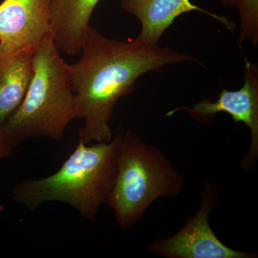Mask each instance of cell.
Segmentation results:
<instances>
[{
  "label": "cell",
  "instance_id": "1",
  "mask_svg": "<svg viewBox=\"0 0 258 258\" xmlns=\"http://www.w3.org/2000/svg\"><path fill=\"white\" fill-rule=\"evenodd\" d=\"M81 52V59L71 66V77L76 119L84 122L79 130V141L85 144L113 139L111 121L117 102L133 92L141 76L169 64L200 63L189 54L138 37L129 42L109 40L91 26Z\"/></svg>",
  "mask_w": 258,
  "mask_h": 258
},
{
  "label": "cell",
  "instance_id": "2",
  "mask_svg": "<svg viewBox=\"0 0 258 258\" xmlns=\"http://www.w3.org/2000/svg\"><path fill=\"white\" fill-rule=\"evenodd\" d=\"M120 134L92 145L79 142L54 174L25 179L12 190L13 201L34 211L45 203L71 205L80 216L93 220L105 205L114 184Z\"/></svg>",
  "mask_w": 258,
  "mask_h": 258
},
{
  "label": "cell",
  "instance_id": "3",
  "mask_svg": "<svg viewBox=\"0 0 258 258\" xmlns=\"http://www.w3.org/2000/svg\"><path fill=\"white\" fill-rule=\"evenodd\" d=\"M59 52L50 35L32 54L33 74L26 95L2 128L14 149L35 137L59 142L77 118L71 64Z\"/></svg>",
  "mask_w": 258,
  "mask_h": 258
},
{
  "label": "cell",
  "instance_id": "4",
  "mask_svg": "<svg viewBox=\"0 0 258 258\" xmlns=\"http://www.w3.org/2000/svg\"><path fill=\"white\" fill-rule=\"evenodd\" d=\"M185 184L182 174L159 148L128 130L120 134L114 184L105 205L121 228H133L161 198L175 196Z\"/></svg>",
  "mask_w": 258,
  "mask_h": 258
},
{
  "label": "cell",
  "instance_id": "5",
  "mask_svg": "<svg viewBox=\"0 0 258 258\" xmlns=\"http://www.w3.org/2000/svg\"><path fill=\"white\" fill-rule=\"evenodd\" d=\"M222 186L206 180L197 213L175 235L158 238L147 247L152 253L166 258H254L257 254L235 250L226 246L212 230L210 213L219 201Z\"/></svg>",
  "mask_w": 258,
  "mask_h": 258
},
{
  "label": "cell",
  "instance_id": "6",
  "mask_svg": "<svg viewBox=\"0 0 258 258\" xmlns=\"http://www.w3.org/2000/svg\"><path fill=\"white\" fill-rule=\"evenodd\" d=\"M244 82L238 91L223 88L215 102L204 99L192 107L181 106L166 113L169 117L180 111H184L197 121H210L218 113L230 115L235 123H242L251 132L250 147L241 164L249 170L258 158V64L244 60Z\"/></svg>",
  "mask_w": 258,
  "mask_h": 258
},
{
  "label": "cell",
  "instance_id": "7",
  "mask_svg": "<svg viewBox=\"0 0 258 258\" xmlns=\"http://www.w3.org/2000/svg\"><path fill=\"white\" fill-rule=\"evenodd\" d=\"M51 35V0H4L0 4V62L33 52Z\"/></svg>",
  "mask_w": 258,
  "mask_h": 258
},
{
  "label": "cell",
  "instance_id": "8",
  "mask_svg": "<svg viewBox=\"0 0 258 258\" xmlns=\"http://www.w3.org/2000/svg\"><path fill=\"white\" fill-rule=\"evenodd\" d=\"M120 8L134 15L140 22L138 38L144 42L158 44L161 37L179 15L198 11L223 24L233 32L235 23L225 17L210 13L194 5L190 0H120Z\"/></svg>",
  "mask_w": 258,
  "mask_h": 258
},
{
  "label": "cell",
  "instance_id": "9",
  "mask_svg": "<svg viewBox=\"0 0 258 258\" xmlns=\"http://www.w3.org/2000/svg\"><path fill=\"white\" fill-rule=\"evenodd\" d=\"M101 0H51V35L59 51L80 53L95 8Z\"/></svg>",
  "mask_w": 258,
  "mask_h": 258
},
{
  "label": "cell",
  "instance_id": "10",
  "mask_svg": "<svg viewBox=\"0 0 258 258\" xmlns=\"http://www.w3.org/2000/svg\"><path fill=\"white\" fill-rule=\"evenodd\" d=\"M33 52L25 51L0 62V129L18 110L26 95L33 74Z\"/></svg>",
  "mask_w": 258,
  "mask_h": 258
},
{
  "label": "cell",
  "instance_id": "11",
  "mask_svg": "<svg viewBox=\"0 0 258 258\" xmlns=\"http://www.w3.org/2000/svg\"><path fill=\"white\" fill-rule=\"evenodd\" d=\"M224 6L237 10L240 18V45L247 41L256 47L258 44V0H220Z\"/></svg>",
  "mask_w": 258,
  "mask_h": 258
},
{
  "label": "cell",
  "instance_id": "12",
  "mask_svg": "<svg viewBox=\"0 0 258 258\" xmlns=\"http://www.w3.org/2000/svg\"><path fill=\"white\" fill-rule=\"evenodd\" d=\"M14 149L3 129H0V163L11 157Z\"/></svg>",
  "mask_w": 258,
  "mask_h": 258
},
{
  "label": "cell",
  "instance_id": "13",
  "mask_svg": "<svg viewBox=\"0 0 258 258\" xmlns=\"http://www.w3.org/2000/svg\"><path fill=\"white\" fill-rule=\"evenodd\" d=\"M0 194H1V193H0Z\"/></svg>",
  "mask_w": 258,
  "mask_h": 258
}]
</instances>
